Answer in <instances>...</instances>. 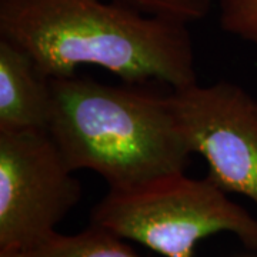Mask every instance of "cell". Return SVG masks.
Here are the masks:
<instances>
[{
	"label": "cell",
	"instance_id": "obj_1",
	"mask_svg": "<svg viewBox=\"0 0 257 257\" xmlns=\"http://www.w3.org/2000/svg\"><path fill=\"white\" fill-rule=\"evenodd\" d=\"M0 37L49 79L92 64L133 86L197 83L189 23L113 0H0Z\"/></svg>",
	"mask_w": 257,
	"mask_h": 257
},
{
	"label": "cell",
	"instance_id": "obj_2",
	"mask_svg": "<svg viewBox=\"0 0 257 257\" xmlns=\"http://www.w3.org/2000/svg\"><path fill=\"white\" fill-rule=\"evenodd\" d=\"M50 83L47 132L73 170L94 172L109 190L186 172L193 153L169 94L76 76Z\"/></svg>",
	"mask_w": 257,
	"mask_h": 257
},
{
	"label": "cell",
	"instance_id": "obj_3",
	"mask_svg": "<svg viewBox=\"0 0 257 257\" xmlns=\"http://www.w3.org/2000/svg\"><path fill=\"white\" fill-rule=\"evenodd\" d=\"M227 194L207 176L179 173L132 190H109L93 207L90 223L165 257H194L200 240L219 233L257 250V219Z\"/></svg>",
	"mask_w": 257,
	"mask_h": 257
},
{
	"label": "cell",
	"instance_id": "obj_4",
	"mask_svg": "<svg viewBox=\"0 0 257 257\" xmlns=\"http://www.w3.org/2000/svg\"><path fill=\"white\" fill-rule=\"evenodd\" d=\"M82 197L47 130L0 132V251L35 253Z\"/></svg>",
	"mask_w": 257,
	"mask_h": 257
},
{
	"label": "cell",
	"instance_id": "obj_5",
	"mask_svg": "<svg viewBox=\"0 0 257 257\" xmlns=\"http://www.w3.org/2000/svg\"><path fill=\"white\" fill-rule=\"evenodd\" d=\"M192 153L226 193L257 204V100L230 82L194 83L169 93Z\"/></svg>",
	"mask_w": 257,
	"mask_h": 257
},
{
	"label": "cell",
	"instance_id": "obj_6",
	"mask_svg": "<svg viewBox=\"0 0 257 257\" xmlns=\"http://www.w3.org/2000/svg\"><path fill=\"white\" fill-rule=\"evenodd\" d=\"M50 80L25 50L0 37V132L47 130Z\"/></svg>",
	"mask_w": 257,
	"mask_h": 257
},
{
	"label": "cell",
	"instance_id": "obj_7",
	"mask_svg": "<svg viewBox=\"0 0 257 257\" xmlns=\"http://www.w3.org/2000/svg\"><path fill=\"white\" fill-rule=\"evenodd\" d=\"M35 257H140L113 231L96 224L76 234L55 233L33 253Z\"/></svg>",
	"mask_w": 257,
	"mask_h": 257
},
{
	"label": "cell",
	"instance_id": "obj_8",
	"mask_svg": "<svg viewBox=\"0 0 257 257\" xmlns=\"http://www.w3.org/2000/svg\"><path fill=\"white\" fill-rule=\"evenodd\" d=\"M220 28L257 46V0H217Z\"/></svg>",
	"mask_w": 257,
	"mask_h": 257
},
{
	"label": "cell",
	"instance_id": "obj_9",
	"mask_svg": "<svg viewBox=\"0 0 257 257\" xmlns=\"http://www.w3.org/2000/svg\"><path fill=\"white\" fill-rule=\"evenodd\" d=\"M145 13L193 23L204 19L211 9L213 0H113Z\"/></svg>",
	"mask_w": 257,
	"mask_h": 257
},
{
	"label": "cell",
	"instance_id": "obj_10",
	"mask_svg": "<svg viewBox=\"0 0 257 257\" xmlns=\"http://www.w3.org/2000/svg\"><path fill=\"white\" fill-rule=\"evenodd\" d=\"M0 257H35V254H32V253H26V251L5 250V251H0Z\"/></svg>",
	"mask_w": 257,
	"mask_h": 257
}]
</instances>
